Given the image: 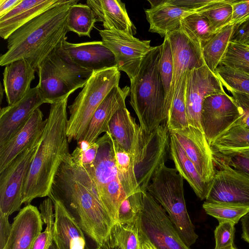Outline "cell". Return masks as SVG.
Segmentation results:
<instances>
[{"instance_id": "52", "label": "cell", "mask_w": 249, "mask_h": 249, "mask_svg": "<svg viewBox=\"0 0 249 249\" xmlns=\"http://www.w3.org/2000/svg\"><path fill=\"white\" fill-rule=\"evenodd\" d=\"M21 1V0H0V18L10 12Z\"/></svg>"}, {"instance_id": "47", "label": "cell", "mask_w": 249, "mask_h": 249, "mask_svg": "<svg viewBox=\"0 0 249 249\" xmlns=\"http://www.w3.org/2000/svg\"><path fill=\"white\" fill-rule=\"evenodd\" d=\"M216 154L221 157L229 165L233 168L249 175V149L228 156Z\"/></svg>"}, {"instance_id": "22", "label": "cell", "mask_w": 249, "mask_h": 249, "mask_svg": "<svg viewBox=\"0 0 249 249\" xmlns=\"http://www.w3.org/2000/svg\"><path fill=\"white\" fill-rule=\"evenodd\" d=\"M70 0H21L12 10L0 18V36L8 38L17 30L32 19Z\"/></svg>"}, {"instance_id": "54", "label": "cell", "mask_w": 249, "mask_h": 249, "mask_svg": "<svg viewBox=\"0 0 249 249\" xmlns=\"http://www.w3.org/2000/svg\"><path fill=\"white\" fill-rule=\"evenodd\" d=\"M241 116L232 124L230 127L236 125H240L249 129V110L241 107Z\"/></svg>"}, {"instance_id": "12", "label": "cell", "mask_w": 249, "mask_h": 249, "mask_svg": "<svg viewBox=\"0 0 249 249\" xmlns=\"http://www.w3.org/2000/svg\"><path fill=\"white\" fill-rule=\"evenodd\" d=\"M38 144L24 151L0 173V213L9 216L20 210L24 183Z\"/></svg>"}, {"instance_id": "40", "label": "cell", "mask_w": 249, "mask_h": 249, "mask_svg": "<svg viewBox=\"0 0 249 249\" xmlns=\"http://www.w3.org/2000/svg\"><path fill=\"white\" fill-rule=\"evenodd\" d=\"M202 207L207 214L216 218L219 222L231 221L237 224L247 213L249 207L234 204L205 201Z\"/></svg>"}, {"instance_id": "38", "label": "cell", "mask_w": 249, "mask_h": 249, "mask_svg": "<svg viewBox=\"0 0 249 249\" xmlns=\"http://www.w3.org/2000/svg\"><path fill=\"white\" fill-rule=\"evenodd\" d=\"M161 45L159 70L165 92V111L167 120L170 110V94L173 78L174 65L171 45L166 36Z\"/></svg>"}, {"instance_id": "49", "label": "cell", "mask_w": 249, "mask_h": 249, "mask_svg": "<svg viewBox=\"0 0 249 249\" xmlns=\"http://www.w3.org/2000/svg\"><path fill=\"white\" fill-rule=\"evenodd\" d=\"M12 224L9 215L0 213V249H3L10 234Z\"/></svg>"}, {"instance_id": "11", "label": "cell", "mask_w": 249, "mask_h": 249, "mask_svg": "<svg viewBox=\"0 0 249 249\" xmlns=\"http://www.w3.org/2000/svg\"><path fill=\"white\" fill-rule=\"evenodd\" d=\"M103 44L114 54L116 67L132 80L137 74L141 62L151 49V41L141 40L128 33L115 29L99 30Z\"/></svg>"}, {"instance_id": "58", "label": "cell", "mask_w": 249, "mask_h": 249, "mask_svg": "<svg viewBox=\"0 0 249 249\" xmlns=\"http://www.w3.org/2000/svg\"><path fill=\"white\" fill-rule=\"evenodd\" d=\"M225 249H237L236 248L234 247V246Z\"/></svg>"}, {"instance_id": "28", "label": "cell", "mask_w": 249, "mask_h": 249, "mask_svg": "<svg viewBox=\"0 0 249 249\" xmlns=\"http://www.w3.org/2000/svg\"><path fill=\"white\" fill-rule=\"evenodd\" d=\"M36 71L39 77L36 87L46 103L52 104L73 92L48 57L38 66Z\"/></svg>"}, {"instance_id": "39", "label": "cell", "mask_w": 249, "mask_h": 249, "mask_svg": "<svg viewBox=\"0 0 249 249\" xmlns=\"http://www.w3.org/2000/svg\"><path fill=\"white\" fill-rule=\"evenodd\" d=\"M214 73L228 90L249 95V74L239 70L218 65Z\"/></svg>"}, {"instance_id": "34", "label": "cell", "mask_w": 249, "mask_h": 249, "mask_svg": "<svg viewBox=\"0 0 249 249\" xmlns=\"http://www.w3.org/2000/svg\"><path fill=\"white\" fill-rule=\"evenodd\" d=\"M111 139L118 178L126 196L137 192H142L136 179L131 154L122 148L112 138Z\"/></svg>"}, {"instance_id": "51", "label": "cell", "mask_w": 249, "mask_h": 249, "mask_svg": "<svg viewBox=\"0 0 249 249\" xmlns=\"http://www.w3.org/2000/svg\"><path fill=\"white\" fill-rule=\"evenodd\" d=\"M228 91L231 93V96L240 107L249 110V95L243 94L232 90Z\"/></svg>"}, {"instance_id": "24", "label": "cell", "mask_w": 249, "mask_h": 249, "mask_svg": "<svg viewBox=\"0 0 249 249\" xmlns=\"http://www.w3.org/2000/svg\"><path fill=\"white\" fill-rule=\"evenodd\" d=\"M196 12H199L181 6L174 0H160L157 6L145 10L149 23V32L158 34L161 37L179 29L181 20Z\"/></svg>"}, {"instance_id": "48", "label": "cell", "mask_w": 249, "mask_h": 249, "mask_svg": "<svg viewBox=\"0 0 249 249\" xmlns=\"http://www.w3.org/2000/svg\"><path fill=\"white\" fill-rule=\"evenodd\" d=\"M232 13L230 24L237 25L249 18V0H231Z\"/></svg>"}, {"instance_id": "16", "label": "cell", "mask_w": 249, "mask_h": 249, "mask_svg": "<svg viewBox=\"0 0 249 249\" xmlns=\"http://www.w3.org/2000/svg\"><path fill=\"white\" fill-rule=\"evenodd\" d=\"M194 164L203 181L210 184L215 173L213 153L206 136L199 129L189 125L170 131Z\"/></svg>"}, {"instance_id": "29", "label": "cell", "mask_w": 249, "mask_h": 249, "mask_svg": "<svg viewBox=\"0 0 249 249\" xmlns=\"http://www.w3.org/2000/svg\"><path fill=\"white\" fill-rule=\"evenodd\" d=\"M137 125L124 105L112 116L107 132L122 148L131 154Z\"/></svg>"}, {"instance_id": "42", "label": "cell", "mask_w": 249, "mask_h": 249, "mask_svg": "<svg viewBox=\"0 0 249 249\" xmlns=\"http://www.w3.org/2000/svg\"><path fill=\"white\" fill-rule=\"evenodd\" d=\"M199 12L209 19L217 33L231 20L232 9L231 0H214Z\"/></svg>"}, {"instance_id": "36", "label": "cell", "mask_w": 249, "mask_h": 249, "mask_svg": "<svg viewBox=\"0 0 249 249\" xmlns=\"http://www.w3.org/2000/svg\"><path fill=\"white\" fill-rule=\"evenodd\" d=\"M181 26L202 48L216 33L209 19L200 12L184 18L181 20Z\"/></svg>"}, {"instance_id": "59", "label": "cell", "mask_w": 249, "mask_h": 249, "mask_svg": "<svg viewBox=\"0 0 249 249\" xmlns=\"http://www.w3.org/2000/svg\"><path fill=\"white\" fill-rule=\"evenodd\" d=\"M247 46L248 48L249 49V46Z\"/></svg>"}, {"instance_id": "44", "label": "cell", "mask_w": 249, "mask_h": 249, "mask_svg": "<svg viewBox=\"0 0 249 249\" xmlns=\"http://www.w3.org/2000/svg\"><path fill=\"white\" fill-rule=\"evenodd\" d=\"M219 65L242 71L249 74V49L240 42H230Z\"/></svg>"}, {"instance_id": "3", "label": "cell", "mask_w": 249, "mask_h": 249, "mask_svg": "<svg viewBox=\"0 0 249 249\" xmlns=\"http://www.w3.org/2000/svg\"><path fill=\"white\" fill-rule=\"evenodd\" d=\"M79 0H70L32 19L7 39V51L0 56V65L25 59L37 70L38 66L67 39V19L70 7Z\"/></svg>"}, {"instance_id": "30", "label": "cell", "mask_w": 249, "mask_h": 249, "mask_svg": "<svg viewBox=\"0 0 249 249\" xmlns=\"http://www.w3.org/2000/svg\"><path fill=\"white\" fill-rule=\"evenodd\" d=\"M140 228V220L134 224H114L105 242L95 249H142Z\"/></svg>"}, {"instance_id": "6", "label": "cell", "mask_w": 249, "mask_h": 249, "mask_svg": "<svg viewBox=\"0 0 249 249\" xmlns=\"http://www.w3.org/2000/svg\"><path fill=\"white\" fill-rule=\"evenodd\" d=\"M120 76L116 67L92 72L73 102L68 106L70 116L67 133L69 142L83 140L94 113L112 89L119 86Z\"/></svg>"}, {"instance_id": "10", "label": "cell", "mask_w": 249, "mask_h": 249, "mask_svg": "<svg viewBox=\"0 0 249 249\" xmlns=\"http://www.w3.org/2000/svg\"><path fill=\"white\" fill-rule=\"evenodd\" d=\"M143 209L140 227L157 249H190L161 205L147 191L142 192Z\"/></svg>"}, {"instance_id": "37", "label": "cell", "mask_w": 249, "mask_h": 249, "mask_svg": "<svg viewBox=\"0 0 249 249\" xmlns=\"http://www.w3.org/2000/svg\"><path fill=\"white\" fill-rule=\"evenodd\" d=\"M186 79L185 73L174 94L166 120L169 131L181 129L189 125L186 113Z\"/></svg>"}, {"instance_id": "31", "label": "cell", "mask_w": 249, "mask_h": 249, "mask_svg": "<svg viewBox=\"0 0 249 249\" xmlns=\"http://www.w3.org/2000/svg\"><path fill=\"white\" fill-rule=\"evenodd\" d=\"M212 152L225 156L249 149V129L233 126L218 136L211 144Z\"/></svg>"}, {"instance_id": "19", "label": "cell", "mask_w": 249, "mask_h": 249, "mask_svg": "<svg viewBox=\"0 0 249 249\" xmlns=\"http://www.w3.org/2000/svg\"><path fill=\"white\" fill-rule=\"evenodd\" d=\"M46 103L37 87L31 88L22 99L0 111V146L9 141L28 121L35 110Z\"/></svg>"}, {"instance_id": "43", "label": "cell", "mask_w": 249, "mask_h": 249, "mask_svg": "<svg viewBox=\"0 0 249 249\" xmlns=\"http://www.w3.org/2000/svg\"><path fill=\"white\" fill-rule=\"evenodd\" d=\"M143 209L142 192L126 196L119 209L117 223L134 224L139 222Z\"/></svg>"}, {"instance_id": "57", "label": "cell", "mask_w": 249, "mask_h": 249, "mask_svg": "<svg viewBox=\"0 0 249 249\" xmlns=\"http://www.w3.org/2000/svg\"><path fill=\"white\" fill-rule=\"evenodd\" d=\"M50 249H56L53 243L52 244V246H51V247Z\"/></svg>"}, {"instance_id": "14", "label": "cell", "mask_w": 249, "mask_h": 249, "mask_svg": "<svg viewBox=\"0 0 249 249\" xmlns=\"http://www.w3.org/2000/svg\"><path fill=\"white\" fill-rule=\"evenodd\" d=\"M241 115V107L226 91L207 96L202 104L201 125L210 145Z\"/></svg>"}, {"instance_id": "56", "label": "cell", "mask_w": 249, "mask_h": 249, "mask_svg": "<svg viewBox=\"0 0 249 249\" xmlns=\"http://www.w3.org/2000/svg\"><path fill=\"white\" fill-rule=\"evenodd\" d=\"M238 42L242 43L249 46V34L241 39Z\"/></svg>"}, {"instance_id": "46", "label": "cell", "mask_w": 249, "mask_h": 249, "mask_svg": "<svg viewBox=\"0 0 249 249\" xmlns=\"http://www.w3.org/2000/svg\"><path fill=\"white\" fill-rule=\"evenodd\" d=\"M235 225L231 221L219 223L214 231L215 241L214 249H225L234 246Z\"/></svg>"}, {"instance_id": "18", "label": "cell", "mask_w": 249, "mask_h": 249, "mask_svg": "<svg viewBox=\"0 0 249 249\" xmlns=\"http://www.w3.org/2000/svg\"><path fill=\"white\" fill-rule=\"evenodd\" d=\"M47 123L43 113L36 109L27 123L4 144L0 146V173L19 154L38 145L42 137Z\"/></svg>"}, {"instance_id": "8", "label": "cell", "mask_w": 249, "mask_h": 249, "mask_svg": "<svg viewBox=\"0 0 249 249\" xmlns=\"http://www.w3.org/2000/svg\"><path fill=\"white\" fill-rule=\"evenodd\" d=\"M170 138L166 120L149 133L137 125L131 155L136 179L142 192L147 191L155 172L165 163L170 150Z\"/></svg>"}, {"instance_id": "20", "label": "cell", "mask_w": 249, "mask_h": 249, "mask_svg": "<svg viewBox=\"0 0 249 249\" xmlns=\"http://www.w3.org/2000/svg\"><path fill=\"white\" fill-rule=\"evenodd\" d=\"M43 224L37 207L27 205L14 218L10 234L3 249H32L41 232Z\"/></svg>"}, {"instance_id": "50", "label": "cell", "mask_w": 249, "mask_h": 249, "mask_svg": "<svg viewBox=\"0 0 249 249\" xmlns=\"http://www.w3.org/2000/svg\"><path fill=\"white\" fill-rule=\"evenodd\" d=\"M249 34V18L236 25L231 42H238Z\"/></svg>"}, {"instance_id": "26", "label": "cell", "mask_w": 249, "mask_h": 249, "mask_svg": "<svg viewBox=\"0 0 249 249\" xmlns=\"http://www.w3.org/2000/svg\"><path fill=\"white\" fill-rule=\"evenodd\" d=\"M97 21L103 23L104 29H115L133 36L136 28L129 18L124 3L120 0H88Z\"/></svg>"}, {"instance_id": "25", "label": "cell", "mask_w": 249, "mask_h": 249, "mask_svg": "<svg viewBox=\"0 0 249 249\" xmlns=\"http://www.w3.org/2000/svg\"><path fill=\"white\" fill-rule=\"evenodd\" d=\"M36 71L25 59L18 60L5 66L3 84L8 105L18 102L29 92Z\"/></svg>"}, {"instance_id": "17", "label": "cell", "mask_w": 249, "mask_h": 249, "mask_svg": "<svg viewBox=\"0 0 249 249\" xmlns=\"http://www.w3.org/2000/svg\"><path fill=\"white\" fill-rule=\"evenodd\" d=\"M58 51L73 64L92 72L116 67L114 54L102 41L73 43L66 39Z\"/></svg>"}, {"instance_id": "33", "label": "cell", "mask_w": 249, "mask_h": 249, "mask_svg": "<svg viewBox=\"0 0 249 249\" xmlns=\"http://www.w3.org/2000/svg\"><path fill=\"white\" fill-rule=\"evenodd\" d=\"M235 26L230 24L225 26L216 33L202 48L205 65L213 72H214L227 50Z\"/></svg>"}, {"instance_id": "5", "label": "cell", "mask_w": 249, "mask_h": 249, "mask_svg": "<svg viewBox=\"0 0 249 249\" xmlns=\"http://www.w3.org/2000/svg\"><path fill=\"white\" fill-rule=\"evenodd\" d=\"M147 192L167 213L181 239L190 248L198 235L187 210L183 178L176 168L163 163L153 175Z\"/></svg>"}, {"instance_id": "7", "label": "cell", "mask_w": 249, "mask_h": 249, "mask_svg": "<svg viewBox=\"0 0 249 249\" xmlns=\"http://www.w3.org/2000/svg\"><path fill=\"white\" fill-rule=\"evenodd\" d=\"M96 142L99 148L96 159L92 164L85 166L95 182L103 206L116 224L119 208L126 196L118 178L110 135L106 132Z\"/></svg>"}, {"instance_id": "4", "label": "cell", "mask_w": 249, "mask_h": 249, "mask_svg": "<svg viewBox=\"0 0 249 249\" xmlns=\"http://www.w3.org/2000/svg\"><path fill=\"white\" fill-rule=\"evenodd\" d=\"M161 45L152 47L130 80V103L140 126L149 133L166 120L165 96L159 70Z\"/></svg>"}, {"instance_id": "21", "label": "cell", "mask_w": 249, "mask_h": 249, "mask_svg": "<svg viewBox=\"0 0 249 249\" xmlns=\"http://www.w3.org/2000/svg\"><path fill=\"white\" fill-rule=\"evenodd\" d=\"M54 208L53 243L56 249H89L84 231L58 199L50 197Z\"/></svg>"}, {"instance_id": "55", "label": "cell", "mask_w": 249, "mask_h": 249, "mask_svg": "<svg viewBox=\"0 0 249 249\" xmlns=\"http://www.w3.org/2000/svg\"><path fill=\"white\" fill-rule=\"evenodd\" d=\"M141 228V227H140ZM142 249H157L140 228Z\"/></svg>"}, {"instance_id": "32", "label": "cell", "mask_w": 249, "mask_h": 249, "mask_svg": "<svg viewBox=\"0 0 249 249\" xmlns=\"http://www.w3.org/2000/svg\"><path fill=\"white\" fill-rule=\"evenodd\" d=\"M58 48L53 50L48 57L71 90L74 92L78 89L83 88L92 71L83 69L72 63L58 52Z\"/></svg>"}, {"instance_id": "9", "label": "cell", "mask_w": 249, "mask_h": 249, "mask_svg": "<svg viewBox=\"0 0 249 249\" xmlns=\"http://www.w3.org/2000/svg\"><path fill=\"white\" fill-rule=\"evenodd\" d=\"M213 153L215 173L206 201L249 207V175L236 170Z\"/></svg>"}, {"instance_id": "1", "label": "cell", "mask_w": 249, "mask_h": 249, "mask_svg": "<svg viewBox=\"0 0 249 249\" xmlns=\"http://www.w3.org/2000/svg\"><path fill=\"white\" fill-rule=\"evenodd\" d=\"M49 197L63 204L97 247L105 242L114 224L101 202L87 168L74 163L71 154L58 168Z\"/></svg>"}, {"instance_id": "27", "label": "cell", "mask_w": 249, "mask_h": 249, "mask_svg": "<svg viewBox=\"0 0 249 249\" xmlns=\"http://www.w3.org/2000/svg\"><path fill=\"white\" fill-rule=\"evenodd\" d=\"M170 152L176 170L188 182L196 196L201 200L206 199L210 184L203 181L175 136L170 133Z\"/></svg>"}, {"instance_id": "35", "label": "cell", "mask_w": 249, "mask_h": 249, "mask_svg": "<svg viewBox=\"0 0 249 249\" xmlns=\"http://www.w3.org/2000/svg\"><path fill=\"white\" fill-rule=\"evenodd\" d=\"M97 21L92 9L87 4L76 3L70 7L67 19L68 31L79 36L90 37V32Z\"/></svg>"}, {"instance_id": "53", "label": "cell", "mask_w": 249, "mask_h": 249, "mask_svg": "<svg viewBox=\"0 0 249 249\" xmlns=\"http://www.w3.org/2000/svg\"><path fill=\"white\" fill-rule=\"evenodd\" d=\"M242 226V238L249 244V213L241 219Z\"/></svg>"}, {"instance_id": "13", "label": "cell", "mask_w": 249, "mask_h": 249, "mask_svg": "<svg viewBox=\"0 0 249 249\" xmlns=\"http://www.w3.org/2000/svg\"><path fill=\"white\" fill-rule=\"evenodd\" d=\"M186 113L189 125L203 132L201 112L205 98L225 92L224 86L214 72L205 65L186 72Z\"/></svg>"}, {"instance_id": "2", "label": "cell", "mask_w": 249, "mask_h": 249, "mask_svg": "<svg viewBox=\"0 0 249 249\" xmlns=\"http://www.w3.org/2000/svg\"><path fill=\"white\" fill-rule=\"evenodd\" d=\"M51 104L47 123L24 183L22 204L49 197L61 163L71 154L67 136V107L69 96Z\"/></svg>"}, {"instance_id": "23", "label": "cell", "mask_w": 249, "mask_h": 249, "mask_svg": "<svg viewBox=\"0 0 249 249\" xmlns=\"http://www.w3.org/2000/svg\"><path fill=\"white\" fill-rule=\"evenodd\" d=\"M129 93L128 86L113 88L94 113L82 141L90 144L96 142L102 133L107 132L111 119L118 109L125 105Z\"/></svg>"}, {"instance_id": "41", "label": "cell", "mask_w": 249, "mask_h": 249, "mask_svg": "<svg viewBox=\"0 0 249 249\" xmlns=\"http://www.w3.org/2000/svg\"><path fill=\"white\" fill-rule=\"evenodd\" d=\"M39 212L45 229L36 239L32 249H50L53 243L54 222L53 204L50 198L44 200L39 207Z\"/></svg>"}, {"instance_id": "45", "label": "cell", "mask_w": 249, "mask_h": 249, "mask_svg": "<svg viewBox=\"0 0 249 249\" xmlns=\"http://www.w3.org/2000/svg\"><path fill=\"white\" fill-rule=\"evenodd\" d=\"M99 144L97 142L89 144L84 141L77 142V146L71 154L72 160L79 165L92 164L97 156Z\"/></svg>"}, {"instance_id": "15", "label": "cell", "mask_w": 249, "mask_h": 249, "mask_svg": "<svg viewBox=\"0 0 249 249\" xmlns=\"http://www.w3.org/2000/svg\"><path fill=\"white\" fill-rule=\"evenodd\" d=\"M172 52L174 74L170 94V109L175 92L187 71L205 65L201 47L181 27L167 34Z\"/></svg>"}]
</instances>
